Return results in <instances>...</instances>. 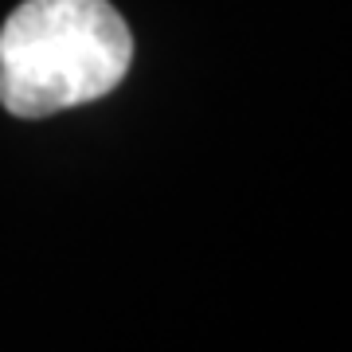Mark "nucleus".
Here are the masks:
<instances>
[{"label":"nucleus","mask_w":352,"mask_h":352,"mask_svg":"<svg viewBox=\"0 0 352 352\" xmlns=\"http://www.w3.org/2000/svg\"><path fill=\"white\" fill-rule=\"evenodd\" d=\"M133 63V36L110 0H24L0 24V106L51 118L106 98Z\"/></svg>","instance_id":"1"}]
</instances>
